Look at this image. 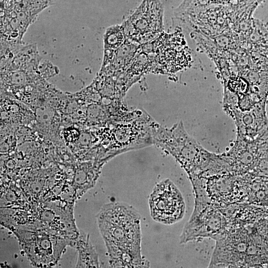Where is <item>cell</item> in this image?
Instances as JSON below:
<instances>
[{
    "instance_id": "cell-5",
    "label": "cell",
    "mask_w": 268,
    "mask_h": 268,
    "mask_svg": "<svg viewBox=\"0 0 268 268\" xmlns=\"http://www.w3.org/2000/svg\"><path fill=\"white\" fill-rule=\"evenodd\" d=\"M150 215L155 221L170 225L183 219L185 212L184 198L169 179L162 180L153 188L149 198Z\"/></svg>"
},
{
    "instance_id": "cell-9",
    "label": "cell",
    "mask_w": 268,
    "mask_h": 268,
    "mask_svg": "<svg viewBox=\"0 0 268 268\" xmlns=\"http://www.w3.org/2000/svg\"><path fill=\"white\" fill-rule=\"evenodd\" d=\"M141 46V45H140ZM145 50V49H144ZM147 51V50H146ZM151 53V52H150ZM152 54V53H151Z\"/></svg>"
},
{
    "instance_id": "cell-7",
    "label": "cell",
    "mask_w": 268,
    "mask_h": 268,
    "mask_svg": "<svg viewBox=\"0 0 268 268\" xmlns=\"http://www.w3.org/2000/svg\"><path fill=\"white\" fill-rule=\"evenodd\" d=\"M126 39L122 25L109 27L104 36L105 49H117L122 45Z\"/></svg>"
},
{
    "instance_id": "cell-8",
    "label": "cell",
    "mask_w": 268,
    "mask_h": 268,
    "mask_svg": "<svg viewBox=\"0 0 268 268\" xmlns=\"http://www.w3.org/2000/svg\"><path fill=\"white\" fill-rule=\"evenodd\" d=\"M65 137L69 141H74L78 136V132L74 130H69L65 133Z\"/></svg>"
},
{
    "instance_id": "cell-1",
    "label": "cell",
    "mask_w": 268,
    "mask_h": 268,
    "mask_svg": "<svg viewBox=\"0 0 268 268\" xmlns=\"http://www.w3.org/2000/svg\"><path fill=\"white\" fill-rule=\"evenodd\" d=\"M98 224L114 267L148 268L141 253L140 216L133 206L116 202L105 205Z\"/></svg>"
},
{
    "instance_id": "cell-3",
    "label": "cell",
    "mask_w": 268,
    "mask_h": 268,
    "mask_svg": "<svg viewBox=\"0 0 268 268\" xmlns=\"http://www.w3.org/2000/svg\"><path fill=\"white\" fill-rule=\"evenodd\" d=\"M155 122L146 111L135 108L124 119L113 122L109 156L153 144L152 130Z\"/></svg>"
},
{
    "instance_id": "cell-4",
    "label": "cell",
    "mask_w": 268,
    "mask_h": 268,
    "mask_svg": "<svg viewBox=\"0 0 268 268\" xmlns=\"http://www.w3.org/2000/svg\"><path fill=\"white\" fill-rule=\"evenodd\" d=\"M163 9L159 0H143L122 25L126 37L141 45L149 42L163 31Z\"/></svg>"
},
{
    "instance_id": "cell-6",
    "label": "cell",
    "mask_w": 268,
    "mask_h": 268,
    "mask_svg": "<svg viewBox=\"0 0 268 268\" xmlns=\"http://www.w3.org/2000/svg\"><path fill=\"white\" fill-rule=\"evenodd\" d=\"M205 200H195L193 213L186 224L180 236L181 243H187L206 235L218 233L222 229L223 220L220 214H213L210 208L207 212Z\"/></svg>"
},
{
    "instance_id": "cell-2",
    "label": "cell",
    "mask_w": 268,
    "mask_h": 268,
    "mask_svg": "<svg viewBox=\"0 0 268 268\" xmlns=\"http://www.w3.org/2000/svg\"><path fill=\"white\" fill-rule=\"evenodd\" d=\"M153 144L172 155L185 169L189 176L206 170L213 154L203 148L186 131L182 122L170 128L156 122L152 127Z\"/></svg>"
}]
</instances>
